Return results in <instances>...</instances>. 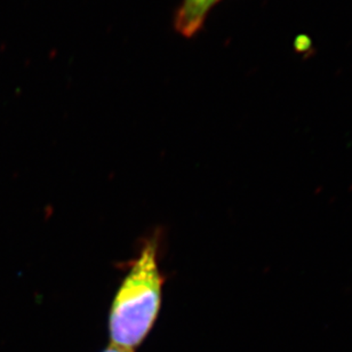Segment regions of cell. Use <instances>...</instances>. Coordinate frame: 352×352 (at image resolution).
<instances>
[{
	"instance_id": "obj_1",
	"label": "cell",
	"mask_w": 352,
	"mask_h": 352,
	"mask_svg": "<svg viewBox=\"0 0 352 352\" xmlns=\"http://www.w3.org/2000/svg\"><path fill=\"white\" fill-rule=\"evenodd\" d=\"M158 234L146 239L116 292L109 314L111 346L133 351L144 341L160 315L165 276L158 261Z\"/></svg>"
},
{
	"instance_id": "obj_3",
	"label": "cell",
	"mask_w": 352,
	"mask_h": 352,
	"mask_svg": "<svg viewBox=\"0 0 352 352\" xmlns=\"http://www.w3.org/2000/svg\"><path fill=\"white\" fill-rule=\"evenodd\" d=\"M103 352H133L129 351V350L120 349V348H117V346H110L107 348Z\"/></svg>"
},
{
	"instance_id": "obj_2",
	"label": "cell",
	"mask_w": 352,
	"mask_h": 352,
	"mask_svg": "<svg viewBox=\"0 0 352 352\" xmlns=\"http://www.w3.org/2000/svg\"><path fill=\"white\" fill-rule=\"evenodd\" d=\"M222 0H182L176 10L174 27L183 37L196 36L203 28L210 10Z\"/></svg>"
}]
</instances>
